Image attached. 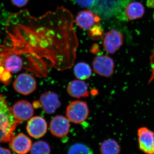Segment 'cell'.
<instances>
[{
	"label": "cell",
	"instance_id": "cell-14",
	"mask_svg": "<svg viewBox=\"0 0 154 154\" xmlns=\"http://www.w3.org/2000/svg\"><path fill=\"white\" fill-rule=\"evenodd\" d=\"M39 103L43 111L48 114L54 113L61 105L57 94L52 91H47L42 94Z\"/></svg>",
	"mask_w": 154,
	"mask_h": 154
},
{
	"label": "cell",
	"instance_id": "cell-11",
	"mask_svg": "<svg viewBox=\"0 0 154 154\" xmlns=\"http://www.w3.org/2000/svg\"><path fill=\"white\" fill-rule=\"evenodd\" d=\"M70 127L68 119L61 115L56 116L51 119L49 125L51 133L58 138L66 136L69 131Z\"/></svg>",
	"mask_w": 154,
	"mask_h": 154
},
{
	"label": "cell",
	"instance_id": "cell-24",
	"mask_svg": "<svg viewBox=\"0 0 154 154\" xmlns=\"http://www.w3.org/2000/svg\"><path fill=\"white\" fill-rule=\"evenodd\" d=\"M29 0H11L12 3L17 7L21 8L27 5Z\"/></svg>",
	"mask_w": 154,
	"mask_h": 154
},
{
	"label": "cell",
	"instance_id": "cell-19",
	"mask_svg": "<svg viewBox=\"0 0 154 154\" xmlns=\"http://www.w3.org/2000/svg\"><path fill=\"white\" fill-rule=\"evenodd\" d=\"M100 151L101 154H119L120 147L116 141L109 139L101 143Z\"/></svg>",
	"mask_w": 154,
	"mask_h": 154
},
{
	"label": "cell",
	"instance_id": "cell-21",
	"mask_svg": "<svg viewBox=\"0 0 154 154\" xmlns=\"http://www.w3.org/2000/svg\"><path fill=\"white\" fill-rule=\"evenodd\" d=\"M68 154H94L89 146L83 143H76L71 146Z\"/></svg>",
	"mask_w": 154,
	"mask_h": 154
},
{
	"label": "cell",
	"instance_id": "cell-20",
	"mask_svg": "<svg viewBox=\"0 0 154 154\" xmlns=\"http://www.w3.org/2000/svg\"><path fill=\"white\" fill-rule=\"evenodd\" d=\"M51 148L49 144L44 141H36L32 144L30 154H50Z\"/></svg>",
	"mask_w": 154,
	"mask_h": 154
},
{
	"label": "cell",
	"instance_id": "cell-17",
	"mask_svg": "<svg viewBox=\"0 0 154 154\" xmlns=\"http://www.w3.org/2000/svg\"><path fill=\"white\" fill-rule=\"evenodd\" d=\"M125 13L128 19L132 21L142 18L145 13V9L142 3L133 2L127 5Z\"/></svg>",
	"mask_w": 154,
	"mask_h": 154
},
{
	"label": "cell",
	"instance_id": "cell-6",
	"mask_svg": "<svg viewBox=\"0 0 154 154\" xmlns=\"http://www.w3.org/2000/svg\"><path fill=\"white\" fill-rule=\"evenodd\" d=\"M114 66L113 59L107 55L97 56L93 60L94 72L101 76L111 77L114 72Z\"/></svg>",
	"mask_w": 154,
	"mask_h": 154
},
{
	"label": "cell",
	"instance_id": "cell-5",
	"mask_svg": "<svg viewBox=\"0 0 154 154\" xmlns=\"http://www.w3.org/2000/svg\"><path fill=\"white\" fill-rule=\"evenodd\" d=\"M1 47L3 51L0 52V59L3 61L2 63L5 68L7 71L13 73L20 71L23 65L21 57L5 46Z\"/></svg>",
	"mask_w": 154,
	"mask_h": 154
},
{
	"label": "cell",
	"instance_id": "cell-23",
	"mask_svg": "<svg viewBox=\"0 0 154 154\" xmlns=\"http://www.w3.org/2000/svg\"><path fill=\"white\" fill-rule=\"evenodd\" d=\"M79 5L86 8H91L94 6L96 0H76Z\"/></svg>",
	"mask_w": 154,
	"mask_h": 154
},
{
	"label": "cell",
	"instance_id": "cell-26",
	"mask_svg": "<svg viewBox=\"0 0 154 154\" xmlns=\"http://www.w3.org/2000/svg\"><path fill=\"white\" fill-rule=\"evenodd\" d=\"M0 154H11V153L8 149L0 146Z\"/></svg>",
	"mask_w": 154,
	"mask_h": 154
},
{
	"label": "cell",
	"instance_id": "cell-7",
	"mask_svg": "<svg viewBox=\"0 0 154 154\" xmlns=\"http://www.w3.org/2000/svg\"><path fill=\"white\" fill-rule=\"evenodd\" d=\"M13 85L17 93L24 95L33 93L36 90L37 86L35 78L26 73L19 75L14 81Z\"/></svg>",
	"mask_w": 154,
	"mask_h": 154
},
{
	"label": "cell",
	"instance_id": "cell-12",
	"mask_svg": "<svg viewBox=\"0 0 154 154\" xmlns=\"http://www.w3.org/2000/svg\"><path fill=\"white\" fill-rule=\"evenodd\" d=\"M9 146L13 151L16 153L27 154L31 149L32 142L28 136L20 133L12 138Z\"/></svg>",
	"mask_w": 154,
	"mask_h": 154
},
{
	"label": "cell",
	"instance_id": "cell-8",
	"mask_svg": "<svg viewBox=\"0 0 154 154\" xmlns=\"http://www.w3.org/2000/svg\"><path fill=\"white\" fill-rule=\"evenodd\" d=\"M123 43V35L118 30L112 29L105 34L103 45L106 52L113 54L120 49Z\"/></svg>",
	"mask_w": 154,
	"mask_h": 154
},
{
	"label": "cell",
	"instance_id": "cell-9",
	"mask_svg": "<svg viewBox=\"0 0 154 154\" xmlns=\"http://www.w3.org/2000/svg\"><path fill=\"white\" fill-rule=\"evenodd\" d=\"M139 147L146 154H154V132L146 127L137 131Z\"/></svg>",
	"mask_w": 154,
	"mask_h": 154
},
{
	"label": "cell",
	"instance_id": "cell-22",
	"mask_svg": "<svg viewBox=\"0 0 154 154\" xmlns=\"http://www.w3.org/2000/svg\"><path fill=\"white\" fill-rule=\"evenodd\" d=\"M88 34L90 38L93 40H100L103 38L104 32L99 24H96L92 28L89 29Z\"/></svg>",
	"mask_w": 154,
	"mask_h": 154
},
{
	"label": "cell",
	"instance_id": "cell-2",
	"mask_svg": "<svg viewBox=\"0 0 154 154\" xmlns=\"http://www.w3.org/2000/svg\"><path fill=\"white\" fill-rule=\"evenodd\" d=\"M21 122L15 118L5 96L0 94V143L10 142Z\"/></svg>",
	"mask_w": 154,
	"mask_h": 154
},
{
	"label": "cell",
	"instance_id": "cell-4",
	"mask_svg": "<svg viewBox=\"0 0 154 154\" xmlns=\"http://www.w3.org/2000/svg\"><path fill=\"white\" fill-rule=\"evenodd\" d=\"M89 115V107L84 101H72L66 107V117L70 122L75 124H80L85 122Z\"/></svg>",
	"mask_w": 154,
	"mask_h": 154
},
{
	"label": "cell",
	"instance_id": "cell-10",
	"mask_svg": "<svg viewBox=\"0 0 154 154\" xmlns=\"http://www.w3.org/2000/svg\"><path fill=\"white\" fill-rule=\"evenodd\" d=\"M47 123L43 117L34 116L29 119L27 124V132L31 137L38 139L42 137L47 132Z\"/></svg>",
	"mask_w": 154,
	"mask_h": 154
},
{
	"label": "cell",
	"instance_id": "cell-15",
	"mask_svg": "<svg viewBox=\"0 0 154 154\" xmlns=\"http://www.w3.org/2000/svg\"><path fill=\"white\" fill-rule=\"evenodd\" d=\"M100 21L99 16L93 11L89 10L81 11L76 18V23L80 28L89 30Z\"/></svg>",
	"mask_w": 154,
	"mask_h": 154
},
{
	"label": "cell",
	"instance_id": "cell-13",
	"mask_svg": "<svg viewBox=\"0 0 154 154\" xmlns=\"http://www.w3.org/2000/svg\"><path fill=\"white\" fill-rule=\"evenodd\" d=\"M11 108L15 118L21 123L29 120L34 113L33 106L27 100H20Z\"/></svg>",
	"mask_w": 154,
	"mask_h": 154
},
{
	"label": "cell",
	"instance_id": "cell-3",
	"mask_svg": "<svg viewBox=\"0 0 154 154\" xmlns=\"http://www.w3.org/2000/svg\"><path fill=\"white\" fill-rule=\"evenodd\" d=\"M125 0H96L92 7L93 12L105 19L117 14L123 7Z\"/></svg>",
	"mask_w": 154,
	"mask_h": 154
},
{
	"label": "cell",
	"instance_id": "cell-16",
	"mask_svg": "<svg viewBox=\"0 0 154 154\" xmlns=\"http://www.w3.org/2000/svg\"><path fill=\"white\" fill-rule=\"evenodd\" d=\"M66 90L70 96L77 99L85 98L89 96L88 85L83 80L72 81L68 84Z\"/></svg>",
	"mask_w": 154,
	"mask_h": 154
},
{
	"label": "cell",
	"instance_id": "cell-25",
	"mask_svg": "<svg viewBox=\"0 0 154 154\" xmlns=\"http://www.w3.org/2000/svg\"><path fill=\"white\" fill-rule=\"evenodd\" d=\"M151 67L152 75L149 82H152L154 79V51L152 53L150 57Z\"/></svg>",
	"mask_w": 154,
	"mask_h": 154
},
{
	"label": "cell",
	"instance_id": "cell-18",
	"mask_svg": "<svg viewBox=\"0 0 154 154\" xmlns=\"http://www.w3.org/2000/svg\"><path fill=\"white\" fill-rule=\"evenodd\" d=\"M92 69L89 64L84 62L78 63L74 68V73L78 79L88 80L92 75Z\"/></svg>",
	"mask_w": 154,
	"mask_h": 154
},
{
	"label": "cell",
	"instance_id": "cell-1",
	"mask_svg": "<svg viewBox=\"0 0 154 154\" xmlns=\"http://www.w3.org/2000/svg\"><path fill=\"white\" fill-rule=\"evenodd\" d=\"M28 19V23L19 24L10 34L16 44L58 70L71 67L78 45L71 14L60 8L40 18Z\"/></svg>",
	"mask_w": 154,
	"mask_h": 154
}]
</instances>
